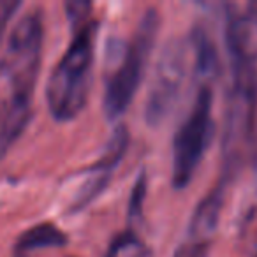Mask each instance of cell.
Segmentation results:
<instances>
[{
  "mask_svg": "<svg viewBox=\"0 0 257 257\" xmlns=\"http://www.w3.org/2000/svg\"><path fill=\"white\" fill-rule=\"evenodd\" d=\"M44 44L43 16H22L9 34L0 58V121L8 116H32V100Z\"/></svg>",
  "mask_w": 257,
  "mask_h": 257,
  "instance_id": "obj_1",
  "label": "cell"
},
{
  "mask_svg": "<svg viewBox=\"0 0 257 257\" xmlns=\"http://www.w3.org/2000/svg\"><path fill=\"white\" fill-rule=\"evenodd\" d=\"M231 81L225 93L222 157L227 175L234 173L253 147L257 125V58H229Z\"/></svg>",
  "mask_w": 257,
  "mask_h": 257,
  "instance_id": "obj_2",
  "label": "cell"
},
{
  "mask_svg": "<svg viewBox=\"0 0 257 257\" xmlns=\"http://www.w3.org/2000/svg\"><path fill=\"white\" fill-rule=\"evenodd\" d=\"M95 34L97 23L93 22L76 30L67 51L48 78L46 102L57 121L74 120L88 100Z\"/></svg>",
  "mask_w": 257,
  "mask_h": 257,
  "instance_id": "obj_3",
  "label": "cell"
},
{
  "mask_svg": "<svg viewBox=\"0 0 257 257\" xmlns=\"http://www.w3.org/2000/svg\"><path fill=\"white\" fill-rule=\"evenodd\" d=\"M161 16L155 9H148L140 20L131 43H127L118 65L109 76L104 92V113L107 120H116L125 113L140 90L159 34Z\"/></svg>",
  "mask_w": 257,
  "mask_h": 257,
  "instance_id": "obj_4",
  "label": "cell"
},
{
  "mask_svg": "<svg viewBox=\"0 0 257 257\" xmlns=\"http://www.w3.org/2000/svg\"><path fill=\"white\" fill-rule=\"evenodd\" d=\"M213 92L210 85L197 86L194 102L173 140L171 183L185 189L199 168L213 136Z\"/></svg>",
  "mask_w": 257,
  "mask_h": 257,
  "instance_id": "obj_5",
  "label": "cell"
},
{
  "mask_svg": "<svg viewBox=\"0 0 257 257\" xmlns=\"http://www.w3.org/2000/svg\"><path fill=\"white\" fill-rule=\"evenodd\" d=\"M189 65V48L183 41H168L159 55L154 78L147 93L145 118L152 127H159L173 109L176 107L182 95L183 83L187 78Z\"/></svg>",
  "mask_w": 257,
  "mask_h": 257,
  "instance_id": "obj_6",
  "label": "cell"
},
{
  "mask_svg": "<svg viewBox=\"0 0 257 257\" xmlns=\"http://www.w3.org/2000/svg\"><path fill=\"white\" fill-rule=\"evenodd\" d=\"M128 148V133L123 125H118L113 131L111 138L107 140V145L104 148V154L97 164L88 168L86 171L81 173L76 187L74 194L71 197L67 210L69 213H76V211L83 210L88 206L104 189H106L107 182H109L111 175L123 159L125 152Z\"/></svg>",
  "mask_w": 257,
  "mask_h": 257,
  "instance_id": "obj_7",
  "label": "cell"
},
{
  "mask_svg": "<svg viewBox=\"0 0 257 257\" xmlns=\"http://www.w3.org/2000/svg\"><path fill=\"white\" fill-rule=\"evenodd\" d=\"M222 203H224V192H222V187H217L196 206L187 229V239L211 243V236L217 231L218 220H220Z\"/></svg>",
  "mask_w": 257,
  "mask_h": 257,
  "instance_id": "obj_8",
  "label": "cell"
},
{
  "mask_svg": "<svg viewBox=\"0 0 257 257\" xmlns=\"http://www.w3.org/2000/svg\"><path fill=\"white\" fill-rule=\"evenodd\" d=\"M190 50L194 58V71L199 78V85H210L218 72V55L213 41L203 29H194L190 36Z\"/></svg>",
  "mask_w": 257,
  "mask_h": 257,
  "instance_id": "obj_9",
  "label": "cell"
},
{
  "mask_svg": "<svg viewBox=\"0 0 257 257\" xmlns=\"http://www.w3.org/2000/svg\"><path fill=\"white\" fill-rule=\"evenodd\" d=\"M65 245H67V236L64 234V231H60L51 222H44L30 227L16 239L15 252L18 255H25L39 248H57Z\"/></svg>",
  "mask_w": 257,
  "mask_h": 257,
  "instance_id": "obj_10",
  "label": "cell"
},
{
  "mask_svg": "<svg viewBox=\"0 0 257 257\" xmlns=\"http://www.w3.org/2000/svg\"><path fill=\"white\" fill-rule=\"evenodd\" d=\"M107 257H150V253L141 239H138L133 232H127L114 239Z\"/></svg>",
  "mask_w": 257,
  "mask_h": 257,
  "instance_id": "obj_11",
  "label": "cell"
},
{
  "mask_svg": "<svg viewBox=\"0 0 257 257\" xmlns=\"http://www.w3.org/2000/svg\"><path fill=\"white\" fill-rule=\"evenodd\" d=\"M65 9H67V16L71 20V25L74 30H79L81 27H85L88 23V16L90 11H92V4L90 2H67L65 4Z\"/></svg>",
  "mask_w": 257,
  "mask_h": 257,
  "instance_id": "obj_12",
  "label": "cell"
},
{
  "mask_svg": "<svg viewBox=\"0 0 257 257\" xmlns=\"http://www.w3.org/2000/svg\"><path fill=\"white\" fill-rule=\"evenodd\" d=\"M208 248H210V243L185 239V241L175 250L173 257H206Z\"/></svg>",
  "mask_w": 257,
  "mask_h": 257,
  "instance_id": "obj_13",
  "label": "cell"
},
{
  "mask_svg": "<svg viewBox=\"0 0 257 257\" xmlns=\"http://www.w3.org/2000/svg\"><path fill=\"white\" fill-rule=\"evenodd\" d=\"M22 8L20 0H0V39L6 34V29Z\"/></svg>",
  "mask_w": 257,
  "mask_h": 257,
  "instance_id": "obj_14",
  "label": "cell"
}]
</instances>
